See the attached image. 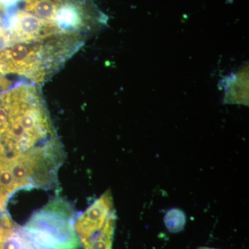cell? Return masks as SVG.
Listing matches in <instances>:
<instances>
[{"instance_id":"cell-1","label":"cell","mask_w":249,"mask_h":249,"mask_svg":"<svg viewBox=\"0 0 249 249\" xmlns=\"http://www.w3.org/2000/svg\"><path fill=\"white\" fill-rule=\"evenodd\" d=\"M98 30L83 0H6L0 32V90L39 87Z\"/></svg>"},{"instance_id":"cell-3","label":"cell","mask_w":249,"mask_h":249,"mask_svg":"<svg viewBox=\"0 0 249 249\" xmlns=\"http://www.w3.org/2000/svg\"><path fill=\"white\" fill-rule=\"evenodd\" d=\"M74 208L69 201L52 199L34 214L24 226L51 249H78L80 243L74 229Z\"/></svg>"},{"instance_id":"cell-2","label":"cell","mask_w":249,"mask_h":249,"mask_svg":"<svg viewBox=\"0 0 249 249\" xmlns=\"http://www.w3.org/2000/svg\"><path fill=\"white\" fill-rule=\"evenodd\" d=\"M65 153L38 87L0 93V200L17 192L52 189Z\"/></svg>"},{"instance_id":"cell-7","label":"cell","mask_w":249,"mask_h":249,"mask_svg":"<svg viewBox=\"0 0 249 249\" xmlns=\"http://www.w3.org/2000/svg\"><path fill=\"white\" fill-rule=\"evenodd\" d=\"M197 249H217L210 248V247H199V248H198Z\"/></svg>"},{"instance_id":"cell-4","label":"cell","mask_w":249,"mask_h":249,"mask_svg":"<svg viewBox=\"0 0 249 249\" xmlns=\"http://www.w3.org/2000/svg\"><path fill=\"white\" fill-rule=\"evenodd\" d=\"M116 222L110 190L76 217L74 229L84 249H112Z\"/></svg>"},{"instance_id":"cell-6","label":"cell","mask_w":249,"mask_h":249,"mask_svg":"<svg viewBox=\"0 0 249 249\" xmlns=\"http://www.w3.org/2000/svg\"><path fill=\"white\" fill-rule=\"evenodd\" d=\"M5 9H6V3L4 2V0H0V32L1 30Z\"/></svg>"},{"instance_id":"cell-5","label":"cell","mask_w":249,"mask_h":249,"mask_svg":"<svg viewBox=\"0 0 249 249\" xmlns=\"http://www.w3.org/2000/svg\"><path fill=\"white\" fill-rule=\"evenodd\" d=\"M165 227L171 232L181 231L186 224V215L184 213L179 209L170 210L165 214L164 217Z\"/></svg>"}]
</instances>
